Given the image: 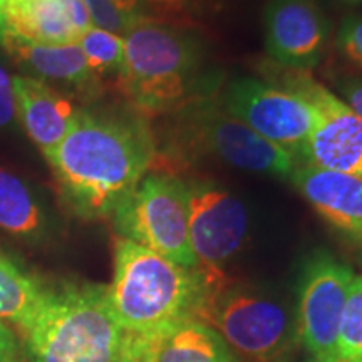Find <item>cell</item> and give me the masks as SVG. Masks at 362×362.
<instances>
[{"instance_id":"cell-4","label":"cell","mask_w":362,"mask_h":362,"mask_svg":"<svg viewBox=\"0 0 362 362\" xmlns=\"http://www.w3.org/2000/svg\"><path fill=\"white\" fill-rule=\"evenodd\" d=\"M30 362H119L123 330L107 305L106 285L67 284L24 332Z\"/></svg>"},{"instance_id":"cell-23","label":"cell","mask_w":362,"mask_h":362,"mask_svg":"<svg viewBox=\"0 0 362 362\" xmlns=\"http://www.w3.org/2000/svg\"><path fill=\"white\" fill-rule=\"evenodd\" d=\"M337 51L362 69V13L346 17L336 35Z\"/></svg>"},{"instance_id":"cell-11","label":"cell","mask_w":362,"mask_h":362,"mask_svg":"<svg viewBox=\"0 0 362 362\" xmlns=\"http://www.w3.org/2000/svg\"><path fill=\"white\" fill-rule=\"evenodd\" d=\"M230 115L298 161L314 129V111L300 96L255 78L230 81L218 94Z\"/></svg>"},{"instance_id":"cell-8","label":"cell","mask_w":362,"mask_h":362,"mask_svg":"<svg viewBox=\"0 0 362 362\" xmlns=\"http://www.w3.org/2000/svg\"><path fill=\"white\" fill-rule=\"evenodd\" d=\"M188 233L197 270L208 291L226 282L225 267L240 252L248 232L247 208L214 180L189 178Z\"/></svg>"},{"instance_id":"cell-15","label":"cell","mask_w":362,"mask_h":362,"mask_svg":"<svg viewBox=\"0 0 362 362\" xmlns=\"http://www.w3.org/2000/svg\"><path fill=\"white\" fill-rule=\"evenodd\" d=\"M119 362H235L220 334L189 319L151 336L123 337Z\"/></svg>"},{"instance_id":"cell-24","label":"cell","mask_w":362,"mask_h":362,"mask_svg":"<svg viewBox=\"0 0 362 362\" xmlns=\"http://www.w3.org/2000/svg\"><path fill=\"white\" fill-rule=\"evenodd\" d=\"M16 117V98H13L12 78L0 66V129L11 126Z\"/></svg>"},{"instance_id":"cell-17","label":"cell","mask_w":362,"mask_h":362,"mask_svg":"<svg viewBox=\"0 0 362 362\" xmlns=\"http://www.w3.org/2000/svg\"><path fill=\"white\" fill-rule=\"evenodd\" d=\"M16 115L27 136L44 158L66 138L81 107H76L64 90L29 76H13Z\"/></svg>"},{"instance_id":"cell-12","label":"cell","mask_w":362,"mask_h":362,"mask_svg":"<svg viewBox=\"0 0 362 362\" xmlns=\"http://www.w3.org/2000/svg\"><path fill=\"white\" fill-rule=\"evenodd\" d=\"M264 35L275 64L309 72L327 51L330 22L319 0H267Z\"/></svg>"},{"instance_id":"cell-27","label":"cell","mask_w":362,"mask_h":362,"mask_svg":"<svg viewBox=\"0 0 362 362\" xmlns=\"http://www.w3.org/2000/svg\"><path fill=\"white\" fill-rule=\"evenodd\" d=\"M141 2L166 12H180L188 6V0H141Z\"/></svg>"},{"instance_id":"cell-20","label":"cell","mask_w":362,"mask_h":362,"mask_svg":"<svg viewBox=\"0 0 362 362\" xmlns=\"http://www.w3.org/2000/svg\"><path fill=\"white\" fill-rule=\"evenodd\" d=\"M78 45L83 51L90 71L99 79L104 76L119 78L124 64V39L107 30L89 27L81 34Z\"/></svg>"},{"instance_id":"cell-3","label":"cell","mask_w":362,"mask_h":362,"mask_svg":"<svg viewBox=\"0 0 362 362\" xmlns=\"http://www.w3.org/2000/svg\"><path fill=\"white\" fill-rule=\"evenodd\" d=\"M208 293L197 269L117 238L107 305L126 336H151L200 315Z\"/></svg>"},{"instance_id":"cell-21","label":"cell","mask_w":362,"mask_h":362,"mask_svg":"<svg viewBox=\"0 0 362 362\" xmlns=\"http://www.w3.org/2000/svg\"><path fill=\"white\" fill-rule=\"evenodd\" d=\"M329 362H362V275H356L349 287L339 324L336 351Z\"/></svg>"},{"instance_id":"cell-18","label":"cell","mask_w":362,"mask_h":362,"mask_svg":"<svg viewBox=\"0 0 362 362\" xmlns=\"http://www.w3.org/2000/svg\"><path fill=\"white\" fill-rule=\"evenodd\" d=\"M49 288L0 253V320L22 334L33 325L47 300Z\"/></svg>"},{"instance_id":"cell-7","label":"cell","mask_w":362,"mask_h":362,"mask_svg":"<svg viewBox=\"0 0 362 362\" xmlns=\"http://www.w3.org/2000/svg\"><path fill=\"white\" fill-rule=\"evenodd\" d=\"M119 238L160 253L176 265L197 269L189 247L187 181L149 171L111 216Z\"/></svg>"},{"instance_id":"cell-5","label":"cell","mask_w":362,"mask_h":362,"mask_svg":"<svg viewBox=\"0 0 362 362\" xmlns=\"http://www.w3.org/2000/svg\"><path fill=\"white\" fill-rule=\"evenodd\" d=\"M166 139L168 166L211 156L233 168L291 178L297 160L230 115L218 98L205 96L171 112Z\"/></svg>"},{"instance_id":"cell-16","label":"cell","mask_w":362,"mask_h":362,"mask_svg":"<svg viewBox=\"0 0 362 362\" xmlns=\"http://www.w3.org/2000/svg\"><path fill=\"white\" fill-rule=\"evenodd\" d=\"M0 45L8 56L24 67L29 78L52 86H62L81 96L94 98L101 90V79L90 71L78 42L71 44H37L0 35Z\"/></svg>"},{"instance_id":"cell-10","label":"cell","mask_w":362,"mask_h":362,"mask_svg":"<svg viewBox=\"0 0 362 362\" xmlns=\"http://www.w3.org/2000/svg\"><path fill=\"white\" fill-rule=\"evenodd\" d=\"M356 274L329 252H315L302 267L297 287L296 337L312 362L332 361L339 324Z\"/></svg>"},{"instance_id":"cell-26","label":"cell","mask_w":362,"mask_h":362,"mask_svg":"<svg viewBox=\"0 0 362 362\" xmlns=\"http://www.w3.org/2000/svg\"><path fill=\"white\" fill-rule=\"evenodd\" d=\"M344 101L354 110L362 119V78H349L339 84Z\"/></svg>"},{"instance_id":"cell-9","label":"cell","mask_w":362,"mask_h":362,"mask_svg":"<svg viewBox=\"0 0 362 362\" xmlns=\"http://www.w3.org/2000/svg\"><path fill=\"white\" fill-rule=\"evenodd\" d=\"M282 88L292 90L314 111V129L297 163L362 178V119L309 72L284 69Z\"/></svg>"},{"instance_id":"cell-6","label":"cell","mask_w":362,"mask_h":362,"mask_svg":"<svg viewBox=\"0 0 362 362\" xmlns=\"http://www.w3.org/2000/svg\"><path fill=\"white\" fill-rule=\"evenodd\" d=\"M198 320L248 362H292L296 324L277 298L228 279L208 291Z\"/></svg>"},{"instance_id":"cell-1","label":"cell","mask_w":362,"mask_h":362,"mask_svg":"<svg viewBox=\"0 0 362 362\" xmlns=\"http://www.w3.org/2000/svg\"><path fill=\"white\" fill-rule=\"evenodd\" d=\"M158 143L148 117L134 110L81 107L74 124L45 156L59 194L83 220L111 218L155 166Z\"/></svg>"},{"instance_id":"cell-19","label":"cell","mask_w":362,"mask_h":362,"mask_svg":"<svg viewBox=\"0 0 362 362\" xmlns=\"http://www.w3.org/2000/svg\"><path fill=\"white\" fill-rule=\"evenodd\" d=\"M47 228L44 208L27 185L0 168V230L12 237L40 238Z\"/></svg>"},{"instance_id":"cell-2","label":"cell","mask_w":362,"mask_h":362,"mask_svg":"<svg viewBox=\"0 0 362 362\" xmlns=\"http://www.w3.org/2000/svg\"><path fill=\"white\" fill-rule=\"evenodd\" d=\"M123 39L117 84L131 110L144 117L171 115L218 89V78L205 72V44L192 30L144 16Z\"/></svg>"},{"instance_id":"cell-28","label":"cell","mask_w":362,"mask_h":362,"mask_svg":"<svg viewBox=\"0 0 362 362\" xmlns=\"http://www.w3.org/2000/svg\"><path fill=\"white\" fill-rule=\"evenodd\" d=\"M334 2L341 4V6H349V7H359V6H362V0H334Z\"/></svg>"},{"instance_id":"cell-22","label":"cell","mask_w":362,"mask_h":362,"mask_svg":"<svg viewBox=\"0 0 362 362\" xmlns=\"http://www.w3.org/2000/svg\"><path fill=\"white\" fill-rule=\"evenodd\" d=\"M90 24L98 29L107 30L116 35H123L146 16L141 0H83Z\"/></svg>"},{"instance_id":"cell-25","label":"cell","mask_w":362,"mask_h":362,"mask_svg":"<svg viewBox=\"0 0 362 362\" xmlns=\"http://www.w3.org/2000/svg\"><path fill=\"white\" fill-rule=\"evenodd\" d=\"M19 354V339L6 322L0 320V362H17Z\"/></svg>"},{"instance_id":"cell-14","label":"cell","mask_w":362,"mask_h":362,"mask_svg":"<svg viewBox=\"0 0 362 362\" xmlns=\"http://www.w3.org/2000/svg\"><path fill=\"white\" fill-rule=\"evenodd\" d=\"M89 27L93 24L83 0H0V35L71 44Z\"/></svg>"},{"instance_id":"cell-13","label":"cell","mask_w":362,"mask_h":362,"mask_svg":"<svg viewBox=\"0 0 362 362\" xmlns=\"http://www.w3.org/2000/svg\"><path fill=\"white\" fill-rule=\"evenodd\" d=\"M288 180L325 223L362 250V178L297 163Z\"/></svg>"}]
</instances>
